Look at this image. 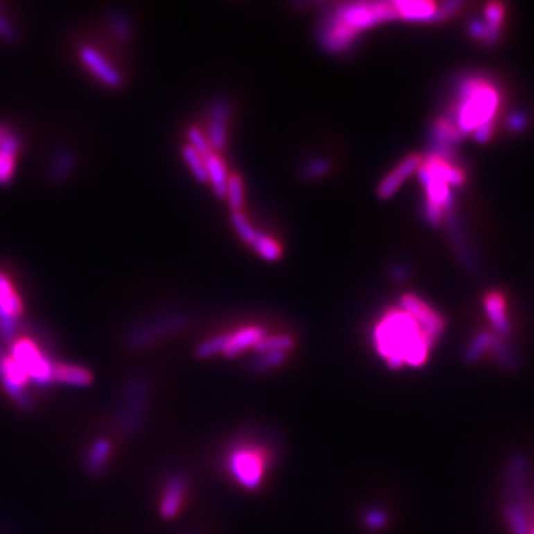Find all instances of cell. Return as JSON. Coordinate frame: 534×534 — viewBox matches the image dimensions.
<instances>
[{"label":"cell","instance_id":"5","mask_svg":"<svg viewBox=\"0 0 534 534\" xmlns=\"http://www.w3.org/2000/svg\"><path fill=\"white\" fill-rule=\"evenodd\" d=\"M399 309L417 324L427 338L436 343V340L440 338L445 328V320L435 309L415 294H404L399 300Z\"/></svg>","mask_w":534,"mask_h":534},{"label":"cell","instance_id":"34","mask_svg":"<svg viewBox=\"0 0 534 534\" xmlns=\"http://www.w3.org/2000/svg\"><path fill=\"white\" fill-rule=\"evenodd\" d=\"M14 169H15V157L6 153H0V184H5L10 178H12Z\"/></svg>","mask_w":534,"mask_h":534},{"label":"cell","instance_id":"29","mask_svg":"<svg viewBox=\"0 0 534 534\" xmlns=\"http://www.w3.org/2000/svg\"><path fill=\"white\" fill-rule=\"evenodd\" d=\"M404 181L393 173V171H390L389 174L384 175V178L380 181V184L377 187V196L383 200H388L390 199L392 196L397 195V191L401 189Z\"/></svg>","mask_w":534,"mask_h":534},{"label":"cell","instance_id":"23","mask_svg":"<svg viewBox=\"0 0 534 534\" xmlns=\"http://www.w3.org/2000/svg\"><path fill=\"white\" fill-rule=\"evenodd\" d=\"M226 200H227V205H229L232 212L242 211L243 202H245V191H243L242 180L236 174H233V175L229 177Z\"/></svg>","mask_w":534,"mask_h":534},{"label":"cell","instance_id":"6","mask_svg":"<svg viewBox=\"0 0 534 534\" xmlns=\"http://www.w3.org/2000/svg\"><path fill=\"white\" fill-rule=\"evenodd\" d=\"M358 36L356 31L340 23L333 14H329L319 23L316 37L322 51L336 55V53H343L354 46Z\"/></svg>","mask_w":534,"mask_h":534},{"label":"cell","instance_id":"13","mask_svg":"<svg viewBox=\"0 0 534 534\" xmlns=\"http://www.w3.org/2000/svg\"><path fill=\"white\" fill-rule=\"evenodd\" d=\"M189 322V318L186 315H169L164 319L157 320L155 325L147 327L141 329L140 333L135 334V343H152L153 340H157L160 337H165L169 333H177V331L183 329Z\"/></svg>","mask_w":534,"mask_h":534},{"label":"cell","instance_id":"10","mask_svg":"<svg viewBox=\"0 0 534 534\" xmlns=\"http://www.w3.org/2000/svg\"><path fill=\"white\" fill-rule=\"evenodd\" d=\"M395 9H397L398 18H402L408 23H423V24H435L445 19L441 14L440 6L427 0H399V2H392Z\"/></svg>","mask_w":534,"mask_h":534},{"label":"cell","instance_id":"39","mask_svg":"<svg viewBox=\"0 0 534 534\" xmlns=\"http://www.w3.org/2000/svg\"><path fill=\"white\" fill-rule=\"evenodd\" d=\"M6 128L5 126H0V140H2V138H3V135L6 134Z\"/></svg>","mask_w":534,"mask_h":534},{"label":"cell","instance_id":"12","mask_svg":"<svg viewBox=\"0 0 534 534\" xmlns=\"http://www.w3.org/2000/svg\"><path fill=\"white\" fill-rule=\"evenodd\" d=\"M266 336V328L260 325H248L239 328L238 331H234V333L227 334V343L226 347H224L223 355L229 359L236 358L243 354L245 350L254 349L255 345Z\"/></svg>","mask_w":534,"mask_h":534},{"label":"cell","instance_id":"7","mask_svg":"<svg viewBox=\"0 0 534 534\" xmlns=\"http://www.w3.org/2000/svg\"><path fill=\"white\" fill-rule=\"evenodd\" d=\"M460 140L462 134L457 131L456 125L450 119H447V117L438 119L431 125L429 138H427L429 150H427L426 157L450 160L453 156L454 146Z\"/></svg>","mask_w":534,"mask_h":534},{"label":"cell","instance_id":"25","mask_svg":"<svg viewBox=\"0 0 534 534\" xmlns=\"http://www.w3.org/2000/svg\"><path fill=\"white\" fill-rule=\"evenodd\" d=\"M230 220H232V226H233V229L236 230L238 236H239L245 243L251 245V243L255 241V238H257L259 232L254 229V226L250 223V220L247 218V216H245V214H243L242 211H239V212H232Z\"/></svg>","mask_w":534,"mask_h":534},{"label":"cell","instance_id":"28","mask_svg":"<svg viewBox=\"0 0 534 534\" xmlns=\"http://www.w3.org/2000/svg\"><path fill=\"white\" fill-rule=\"evenodd\" d=\"M187 144L195 148V150L202 156V157H207L208 155L212 153L211 150V146L207 140V135L202 132L198 126H190L187 130Z\"/></svg>","mask_w":534,"mask_h":534},{"label":"cell","instance_id":"30","mask_svg":"<svg viewBox=\"0 0 534 534\" xmlns=\"http://www.w3.org/2000/svg\"><path fill=\"white\" fill-rule=\"evenodd\" d=\"M422 162H423V159L420 156L410 155V156L405 157L404 160H401V162L398 164V166L393 169V173L397 174L402 181H405V180H408L410 177L417 174L419 168L422 166Z\"/></svg>","mask_w":534,"mask_h":534},{"label":"cell","instance_id":"37","mask_svg":"<svg viewBox=\"0 0 534 534\" xmlns=\"http://www.w3.org/2000/svg\"><path fill=\"white\" fill-rule=\"evenodd\" d=\"M491 134H493V123H485L483 126H479L478 130H475L474 138L478 143H487Z\"/></svg>","mask_w":534,"mask_h":534},{"label":"cell","instance_id":"35","mask_svg":"<svg viewBox=\"0 0 534 534\" xmlns=\"http://www.w3.org/2000/svg\"><path fill=\"white\" fill-rule=\"evenodd\" d=\"M410 276V269L407 264L404 263H395L392 267H390V277L392 279L397 282V284H402L408 279Z\"/></svg>","mask_w":534,"mask_h":534},{"label":"cell","instance_id":"36","mask_svg":"<svg viewBox=\"0 0 534 534\" xmlns=\"http://www.w3.org/2000/svg\"><path fill=\"white\" fill-rule=\"evenodd\" d=\"M0 37H2L3 40H6V42H14L15 37H17L15 28L2 15H0Z\"/></svg>","mask_w":534,"mask_h":534},{"label":"cell","instance_id":"11","mask_svg":"<svg viewBox=\"0 0 534 534\" xmlns=\"http://www.w3.org/2000/svg\"><path fill=\"white\" fill-rule=\"evenodd\" d=\"M417 178L426 191L424 199L431 200L432 204L442 208L445 214L450 212L453 208V200H454L453 193H451V187L445 184L444 181L433 177L429 171L423 166V162L417 171Z\"/></svg>","mask_w":534,"mask_h":534},{"label":"cell","instance_id":"24","mask_svg":"<svg viewBox=\"0 0 534 534\" xmlns=\"http://www.w3.org/2000/svg\"><path fill=\"white\" fill-rule=\"evenodd\" d=\"M227 343V334H221L211 337L202 341V343L198 345L196 347V356L199 359H208L217 355H223L224 347H226Z\"/></svg>","mask_w":534,"mask_h":534},{"label":"cell","instance_id":"1","mask_svg":"<svg viewBox=\"0 0 534 534\" xmlns=\"http://www.w3.org/2000/svg\"><path fill=\"white\" fill-rule=\"evenodd\" d=\"M433 345L401 309H392L374 328V346L392 370L423 367Z\"/></svg>","mask_w":534,"mask_h":534},{"label":"cell","instance_id":"3","mask_svg":"<svg viewBox=\"0 0 534 534\" xmlns=\"http://www.w3.org/2000/svg\"><path fill=\"white\" fill-rule=\"evenodd\" d=\"M331 14L358 35L371 27L399 19L392 2H352L340 5Z\"/></svg>","mask_w":534,"mask_h":534},{"label":"cell","instance_id":"17","mask_svg":"<svg viewBox=\"0 0 534 534\" xmlns=\"http://www.w3.org/2000/svg\"><path fill=\"white\" fill-rule=\"evenodd\" d=\"M484 307L488 319L491 320V324L494 325V328L501 334H506L509 329V322H508V316H506V304L503 297L497 293H490L485 300H484Z\"/></svg>","mask_w":534,"mask_h":534},{"label":"cell","instance_id":"22","mask_svg":"<svg viewBox=\"0 0 534 534\" xmlns=\"http://www.w3.org/2000/svg\"><path fill=\"white\" fill-rule=\"evenodd\" d=\"M74 168V155L62 150L55 155L51 162V177L57 181L66 180L70 177Z\"/></svg>","mask_w":534,"mask_h":534},{"label":"cell","instance_id":"4","mask_svg":"<svg viewBox=\"0 0 534 534\" xmlns=\"http://www.w3.org/2000/svg\"><path fill=\"white\" fill-rule=\"evenodd\" d=\"M266 460L263 453L255 447H238L229 456V471L236 483L247 488L255 490L263 483Z\"/></svg>","mask_w":534,"mask_h":534},{"label":"cell","instance_id":"18","mask_svg":"<svg viewBox=\"0 0 534 534\" xmlns=\"http://www.w3.org/2000/svg\"><path fill=\"white\" fill-rule=\"evenodd\" d=\"M0 309L14 319L23 312V303H21L14 286L10 285V281L2 272H0Z\"/></svg>","mask_w":534,"mask_h":534},{"label":"cell","instance_id":"26","mask_svg":"<svg viewBox=\"0 0 534 534\" xmlns=\"http://www.w3.org/2000/svg\"><path fill=\"white\" fill-rule=\"evenodd\" d=\"M331 171V164L324 157H315L306 162L300 171V175L303 180H318L325 177Z\"/></svg>","mask_w":534,"mask_h":534},{"label":"cell","instance_id":"8","mask_svg":"<svg viewBox=\"0 0 534 534\" xmlns=\"http://www.w3.org/2000/svg\"><path fill=\"white\" fill-rule=\"evenodd\" d=\"M79 58L85 64V67H87L98 80L107 85V87L110 88L122 87L123 78L121 71L117 70L113 64L94 46L83 45L79 49Z\"/></svg>","mask_w":534,"mask_h":534},{"label":"cell","instance_id":"15","mask_svg":"<svg viewBox=\"0 0 534 534\" xmlns=\"http://www.w3.org/2000/svg\"><path fill=\"white\" fill-rule=\"evenodd\" d=\"M423 166L438 180L444 181L450 187H458L465 183V174L460 168L454 166L450 160L426 157L423 160Z\"/></svg>","mask_w":534,"mask_h":534},{"label":"cell","instance_id":"38","mask_svg":"<svg viewBox=\"0 0 534 534\" xmlns=\"http://www.w3.org/2000/svg\"><path fill=\"white\" fill-rule=\"evenodd\" d=\"M460 6H462V2H458V0H448V2L441 3L440 10H441V14L444 15V18H447V17L453 15Z\"/></svg>","mask_w":534,"mask_h":534},{"label":"cell","instance_id":"9","mask_svg":"<svg viewBox=\"0 0 534 534\" xmlns=\"http://www.w3.org/2000/svg\"><path fill=\"white\" fill-rule=\"evenodd\" d=\"M229 114L230 105L224 100H216L209 107L207 140L214 153H220L226 147Z\"/></svg>","mask_w":534,"mask_h":534},{"label":"cell","instance_id":"14","mask_svg":"<svg viewBox=\"0 0 534 534\" xmlns=\"http://www.w3.org/2000/svg\"><path fill=\"white\" fill-rule=\"evenodd\" d=\"M205 166H207L208 183L214 190V195H216L218 199H226L227 183L230 175L227 173L224 160L218 153L212 152L205 157Z\"/></svg>","mask_w":534,"mask_h":534},{"label":"cell","instance_id":"19","mask_svg":"<svg viewBox=\"0 0 534 534\" xmlns=\"http://www.w3.org/2000/svg\"><path fill=\"white\" fill-rule=\"evenodd\" d=\"M294 347V338L288 334H277V336H266L263 337L254 350L257 355L261 354H286L288 350Z\"/></svg>","mask_w":534,"mask_h":534},{"label":"cell","instance_id":"31","mask_svg":"<svg viewBox=\"0 0 534 534\" xmlns=\"http://www.w3.org/2000/svg\"><path fill=\"white\" fill-rule=\"evenodd\" d=\"M110 27L113 30V33L116 37L119 39H128L131 36V21L126 15L121 12H114L110 15Z\"/></svg>","mask_w":534,"mask_h":534},{"label":"cell","instance_id":"2","mask_svg":"<svg viewBox=\"0 0 534 534\" xmlns=\"http://www.w3.org/2000/svg\"><path fill=\"white\" fill-rule=\"evenodd\" d=\"M499 107V94L494 87L479 78H469L458 88V107L451 121L463 135L474 134L485 123H493Z\"/></svg>","mask_w":534,"mask_h":534},{"label":"cell","instance_id":"21","mask_svg":"<svg viewBox=\"0 0 534 534\" xmlns=\"http://www.w3.org/2000/svg\"><path fill=\"white\" fill-rule=\"evenodd\" d=\"M181 156H183L187 168L190 169V173L193 174L196 181H199V183H208L205 157H202L195 148H191L189 144L183 146V148H181Z\"/></svg>","mask_w":534,"mask_h":534},{"label":"cell","instance_id":"32","mask_svg":"<svg viewBox=\"0 0 534 534\" xmlns=\"http://www.w3.org/2000/svg\"><path fill=\"white\" fill-rule=\"evenodd\" d=\"M364 524H365L367 528H370L372 531L381 530L384 526L388 524L386 512H384L380 508H371V509H368L365 512V515H364Z\"/></svg>","mask_w":534,"mask_h":534},{"label":"cell","instance_id":"40","mask_svg":"<svg viewBox=\"0 0 534 534\" xmlns=\"http://www.w3.org/2000/svg\"><path fill=\"white\" fill-rule=\"evenodd\" d=\"M528 534H534V518H533V521H531V528H530Z\"/></svg>","mask_w":534,"mask_h":534},{"label":"cell","instance_id":"27","mask_svg":"<svg viewBox=\"0 0 534 534\" xmlns=\"http://www.w3.org/2000/svg\"><path fill=\"white\" fill-rule=\"evenodd\" d=\"M285 361L286 354H261L252 359L251 368L257 372H266L281 367Z\"/></svg>","mask_w":534,"mask_h":534},{"label":"cell","instance_id":"16","mask_svg":"<svg viewBox=\"0 0 534 534\" xmlns=\"http://www.w3.org/2000/svg\"><path fill=\"white\" fill-rule=\"evenodd\" d=\"M186 494V481L183 476H174L168 481L166 491L160 503V514L164 518H174L183 503Z\"/></svg>","mask_w":534,"mask_h":534},{"label":"cell","instance_id":"20","mask_svg":"<svg viewBox=\"0 0 534 534\" xmlns=\"http://www.w3.org/2000/svg\"><path fill=\"white\" fill-rule=\"evenodd\" d=\"M251 247L266 261H277L282 257L281 245L264 233L259 232L257 238L251 243Z\"/></svg>","mask_w":534,"mask_h":534},{"label":"cell","instance_id":"33","mask_svg":"<svg viewBox=\"0 0 534 534\" xmlns=\"http://www.w3.org/2000/svg\"><path fill=\"white\" fill-rule=\"evenodd\" d=\"M423 214H424L426 221L429 223L432 227L440 226L444 220V216H445V212L442 208L432 204V202L427 200V199H424V202H423Z\"/></svg>","mask_w":534,"mask_h":534}]
</instances>
